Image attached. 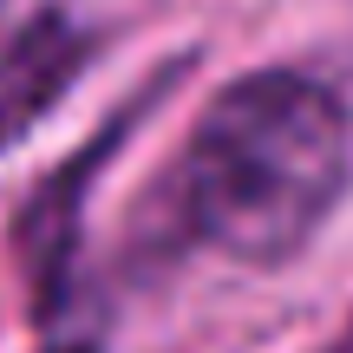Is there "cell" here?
Segmentation results:
<instances>
[{
  "label": "cell",
  "instance_id": "6da1fadb",
  "mask_svg": "<svg viewBox=\"0 0 353 353\" xmlns=\"http://www.w3.org/2000/svg\"><path fill=\"white\" fill-rule=\"evenodd\" d=\"M353 176V118L294 65H255L203 105L176 157V236L242 268L314 242Z\"/></svg>",
  "mask_w": 353,
  "mask_h": 353
},
{
  "label": "cell",
  "instance_id": "7a4b0ae2",
  "mask_svg": "<svg viewBox=\"0 0 353 353\" xmlns=\"http://www.w3.org/2000/svg\"><path fill=\"white\" fill-rule=\"evenodd\" d=\"M170 72H157L138 99H125L79 151H65L59 164L26 190V203L13 210V255H20V281H26V307H33L39 334H59L65 307L79 294V242H85V203L99 190L105 164L118 157V144L138 131V118L164 99Z\"/></svg>",
  "mask_w": 353,
  "mask_h": 353
},
{
  "label": "cell",
  "instance_id": "3957f363",
  "mask_svg": "<svg viewBox=\"0 0 353 353\" xmlns=\"http://www.w3.org/2000/svg\"><path fill=\"white\" fill-rule=\"evenodd\" d=\"M92 59V33L65 7H39L0 39V151L26 138Z\"/></svg>",
  "mask_w": 353,
  "mask_h": 353
},
{
  "label": "cell",
  "instance_id": "277c9868",
  "mask_svg": "<svg viewBox=\"0 0 353 353\" xmlns=\"http://www.w3.org/2000/svg\"><path fill=\"white\" fill-rule=\"evenodd\" d=\"M39 353H99V347H92V341H46Z\"/></svg>",
  "mask_w": 353,
  "mask_h": 353
},
{
  "label": "cell",
  "instance_id": "5b68a950",
  "mask_svg": "<svg viewBox=\"0 0 353 353\" xmlns=\"http://www.w3.org/2000/svg\"><path fill=\"white\" fill-rule=\"evenodd\" d=\"M327 353H353V314H347V327L334 334V347H327Z\"/></svg>",
  "mask_w": 353,
  "mask_h": 353
}]
</instances>
